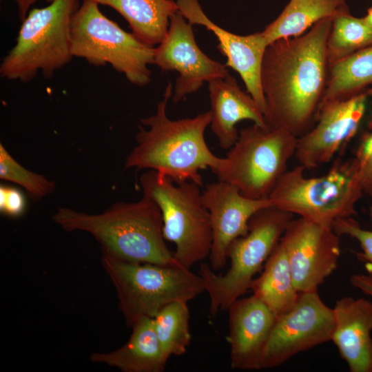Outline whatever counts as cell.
<instances>
[{
  "label": "cell",
  "mask_w": 372,
  "mask_h": 372,
  "mask_svg": "<svg viewBox=\"0 0 372 372\" xmlns=\"http://www.w3.org/2000/svg\"><path fill=\"white\" fill-rule=\"evenodd\" d=\"M332 18L318 21L299 37L267 46L261 68L266 125L296 137L313 125L328 79L327 41Z\"/></svg>",
  "instance_id": "cell-1"
},
{
  "label": "cell",
  "mask_w": 372,
  "mask_h": 372,
  "mask_svg": "<svg viewBox=\"0 0 372 372\" xmlns=\"http://www.w3.org/2000/svg\"><path fill=\"white\" fill-rule=\"evenodd\" d=\"M172 93V85L168 82L156 113L140 120L147 129L138 126L137 145L127 157L125 167L154 170L177 183L191 181L202 186L200 172L209 168L214 172L221 161L205 139L211 112L172 120L166 108Z\"/></svg>",
  "instance_id": "cell-2"
},
{
  "label": "cell",
  "mask_w": 372,
  "mask_h": 372,
  "mask_svg": "<svg viewBox=\"0 0 372 372\" xmlns=\"http://www.w3.org/2000/svg\"><path fill=\"white\" fill-rule=\"evenodd\" d=\"M52 219L66 231L90 234L103 255L128 262L180 265L165 243L159 207L144 196L116 203L99 214L59 207Z\"/></svg>",
  "instance_id": "cell-3"
},
{
  "label": "cell",
  "mask_w": 372,
  "mask_h": 372,
  "mask_svg": "<svg viewBox=\"0 0 372 372\" xmlns=\"http://www.w3.org/2000/svg\"><path fill=\"white\" fill-rule=\"evenodd\" d=\"M304 170L298 165L283 174L268 197L273 206L331 226L337 219L356 214L364 192L354 158L318 177L307 178Z\"/></svg>",
  "instance_id": "cell-4"
},
{
  "label": "cell",
  "mask_w": 372,
  "mask_h": 372,
  "mask_svg": "<svg viewBox=\"0 0 372 372\" xmlns=\"http://www.w3.org/2000/svg\"><path fill=\"white\" fill-rule=\"evenodd\" d=\"M77 9L78 0H53L46 7L31 10L1 62V76L26 82L39 71L50 76L68 63L73 57L71 25Z\"/></svg>",
  "instance_id": "cell-5"
},
{
  "label": "cell",
  "mask_w": 372,
  "mask_h": 372,
  "mask_svg": "<svg viewBox=\"0 0 372 372\" xmlns=\"http://www.w3.org/2000/svg\"><path fill=\"white\" fill-rule=\"evenodd\" d=\"M101 264L131 327L142 318H153L171 302H188L205 291L202 278L180 265L128 262L103 254Z\"/></svg>",
  "instance_id": "cell-6"
},
{
  "label": "cell",
  "mask_w": 372,
  "mask_h": 372,
  "mask_svg": "<svg viewBox=\"0 0 372 372\" xmlns=\"http://www.w3.org/2000/svg\"><path fill=\"white\" fill-rule=\"evenodd\" d=\"M293 214L269 206L255 213L249 222L246 235L233 240L228 247L230 267L223 275L216 274L211 266L201 263L198 275L209 296V314L220 311L244 295L255 274L280 242Z\"/></svg>",
  "instance_id": "cell-7"
},
{
  "label": "cell",
  "mask_w": 372,
  "mask_h": 372,
  "mask_svg": "<svg viewBox=\"0 0 372 372\" xmlns=\"http://www.w3.org/2000/svg\"><path fill=\"white\" fill-rule=\"evenodd\" d=\"M139 183L143 196L161 210L163 236L175 244L176 262L190 269L209 258L212 232L209 212L202 202L201 186L191 181L177 183L154 170L142 174Z\"/></svg>",
  "instance_id": "cell-8"
},
{
  "label": "cell",
  "mask_w": 372,
  "mask_h": 372,
  "mask_svg": "<svg viewBox=\"0 0 372 372\" xmlns=\"http://www.w3.org/2000/svg\"><path fill=\"white\" fill-rule=\"evenodd\" d=\"M297 138L285 129L253 124L239 132L214 173L247 198H267L294 156Z\"/></svg>",
  "instance_id": "cell-9"
},
{
  "label": "cell",
  "mask_w": 372,
  "mask_h": 372,
  "mask_svg": "<svg viewBox=\"0 0 372 372\" xmlns=\"http://www.w3.org/2000/svg\"><path fill=\"white\" fill-rule=\"evenodd\" d=\"M72 54L90 64L109 63L132 83L147 85L154 64L155 48L141 41L106 17L93 0H84L71 25Z\"/></svg>",
  "instance_id": "cell-10"
},
{
  "label": "cell",
  "mask_w": 372,
  "mask_h": 372,
  "mask_svg": "<svg viewBox=\"0 0 372 372\" xmlns=\"http://www.w3.org/2000/svg\"><path fill=\"white\" fill-rule=\"evenodd\" d=\"M333 309L318 290L300 293L295 305L276 317L262 351L259 370L278 366L296 354L330 341Z\"/></svg>",
  "instance_id": "cell-11"
},
{
  "label": "cell",
  "mask_w": 372,
  "mask_h": 372,
  "mask_svg": "<svg viewBox=\"0 0 372 372\" xmlns=\"http://www.w3.org/2000/svg\"><path fill=\"white\" fill-rule=\"evenodd\" d=\"M280 242L299 293L317 291L337 269L340 256V238L331 225L302 217L292 218Z\"/></svg>",
  "instance_id": "cell-12"
},
{
  "label": "cell",
  "mask_w": 372,
  "mask_h": 372,
  "mask_svg": "<svg viewBox=\"0 0 372 372\" xmlns=\"http://www.w3.org/2000/svg\"><path fill=\"white\" fill-rule=\"evenodd\" d=\"M372 91L320 105L313 125L298 137L294 157L305 169L329 162L358 130Z\"/></svg>",
  "instance_id": "cell-13"
},
{
  "label": "cell",
  "mask_w": 372,
  "mask_h": 372,
  "mask_svg": "<svg viewBox=\"0 0 372 372\" xmlns=\"http://www.w3.org/2000/svg\"><path fill=\"white\" fill-rule=\"evenodd\" d=\"M192 25L180 12H176L170 17L165 37L155 48L154 64L163 72L178 74L172 96L174 103L197 92L205 82L229 74L226 65L212 60L201 51Z\"/></svg>",
  "instance_id": "cell-14"
},
{
  "label": "cell",
  "mask_w": 372,
  "mask_h": 372,
  "mask_svg": "<svg viewBox=\"0 0 372 372\" xmlns=\"http://www.w3.org/2000/svg\"><path fill=\"white\" fill-rule=\"evenodd\" d=\"M201 198L209 212L212 232L209 259L212 269L219 270L227 263V251L230 243L247 234L253 215L261 209L273 205L268 198H247L236 187L220 180L207 185L202 192Z\"/></svg>",
  "instance_id": "cell-15"
},
{
  "label": "cell",
  "mask_w": 372,
  "mask_h": 372,
  "mask_svg": "<svg viewBox=\"0 0 372 372\" xmlns=\"http://www.w3.org/2000/svg\"><path fill=\"white\" fill-rule=\"evenodd\" d=\"M178 12L192 25H200L217 37L220 51L227 57L226 66L237 72L247 92L265 112L266 103L261 86V68L269 45L262 32L248 35L231 33L212 22L204 13L198 0H177Z\"/></svg>",
  "instance_id": "cell-16"
},
{
  "label": "cell",
  "mask_w": 372,
  "mask_h": 372,
  "mask_svg": "<svg viewBox=\"0 0 372 372\" xmlns=\"http://www.w3.org/2000/svg\"><path fill=\"white\" fill-rule=\"evenodd\" d=\"M227 310L231 368L259 370L261 355L276 316L254 294L236 299Z\"/></svg>",
  "instance_id": "cell-17"
},
{
  "label": "cell",
  "mask_w": 372,
  "mask_h": 372,
  "mask_svg": "<svg viewBox=\"0 0 372 372\" xmlns=\"http://www.w3.org/2000/svg\"><path fill=\"white\" fill-rule=\"evenodd\" d=\"M333 309L331 341L351 372H372V302L345 296Z\"/></svg>",
  "instance_id": "cell-18"
},
{
  "label": "cell",
  "mask_w": 372,
  "mask_h": 372,
  "mask_svg": "<svg viewBox=\"0 0 372 372\" xmlns=\"http://www.w3.org/2000/svg\"><path fill=\"white\" fill-rule=\"evenodd\" d=\"M208 83L210 127L221 148L229 149L236 142L239 134L236 125L241 121L266 126L264 114L254 99L240 87L230 74Z\"/></svg>",
  "instance_id": "cell-19"
},
{
  "label": "cell",
  "mask_w": 372,
  "mask_h": 372,
  "mask_svg": "<svg viewBox=\"0 0 372 372\" xmlns=\"http://www.w3.org/2000/svg\"><path fill=\"white\" fill-rule=\"evenodd\" d=\"M128 341L107 353H92L90 360L116 367L123 372H162L168 358L159 344L152 318L144 317L132 327Z\"/></svg>",
  "instance_id": "cell-20"
},
{
  "label": "cell",
  "mask_w": 372,
  "mask_h": 372,
  "mask_svg": "<svg viewBox=\"0 0 372 372\" xmlns=\"http://www.w3.org/2000/svg\"><path fill=\"white\" fill-rule=\"evenodd\" d=\"M116 10L128 22L132 34L154 46L165 37L170 17L178 12L172 0H93Z\"/></svg>",
  "instance_id": "cell-21"
},
{
  "label": "cell",
  "mask_w": 372,
  "mask_h": 372,
  "mask_svg": "<svg viewBox=\"0 0 372 372\" xmlns=\"http://www.w3.org/2000/svg\"><path fill=\"white\" fill-rule=\"evenodd\" d=\"M249 289L276 317L296 303L300 293L294 286L287 256L280 240L266 260L262 273L252 280Z\"/></svg>",
  "instance_id": "cell-22"
},
{
  "label": "cell",
  "mask_w": 372,
  "mask_h": 372,
  "mask_svg": "<svg viewBox=\"0 0 372 372\" xmlns=\"http://www.w3.org/2000/svg\"><path fill=\"white\" fill-rule=\"evenodd\" d=\"M345 0H290L280 15L261 31L268 45L299 37L318 21L333 17Z\"/></svg>",
  "instance_id": "cell-23"
},
{
  "label": "cell",
  "mask_w": 372,
  "mask_h": 372,
  "mask_svg": "<svg viewBox=\"0 0 372 372\" xmlns=\"http://www.w3.org/2000/svg\"><path fill=\"white\" fill-rule=\"evenodd\" d=\"M370 91L372 45L329 66L327 86L320 105Z\"/></svg>",
  "instance_id": "cell-24"
},
{
  "label": "cell",
  "mask_w": 372,
  "mask_h": 372,
  "mask_svg": "<svg viewBox=\"0 0 372 372\" xmlns=\"http://www.w3.org/2000/svg\"><path fill=\"white\" fill-rule=\"evenodd\" d=\"M372 45V28L364 18L351 14L347 6L332 18L327 41L329 65Z\"/></svg>",
  "instance_id": "cell-25"
},
{
  "label": "cell",
  "mask_w": 372,
  "mask_h": 372,
  "mask_svg": "<svg viewBox=\"0 0 372 372\" xmlns=\"http://www.w3.org/2000/svg\"><path fill=\"white\" fill-rule=\"evenodd\" d=\"M189 318L185 301L171 302L152 318L159 344L168 358L186 353L191 340Z\"/></svg>",
  "instance_id": "cell-26"
},
{
  "label": "cell",
  "mask_w": 372,
  "mask_h": 372,
  "mask_svg": "<svg viewBox=\"0 0 372 372\" xmlns=\"http://www.w3.org/2000/svg\"><path fill=\"white\" fill-rule=\"evenodd\" d=\"M0 178L23 187L30 198L39 200L54 192V181L32 172L19 164L0 144Z\"/></svg>",
  "instance_id": "cell-27"
},
{
  "label": "cell",
  "mask_w": 372,
  "mask_h": 372,
  "mask_svg": "<svg viewBox=\"0 0 372 372\" xmlns=\"http://www.w3.org/2000/svg\"><path fill=\"white\" fill-rule=\"evenodd\" d=\"M369 216L372 222V206L369 208ZM332 227L339 236H348L359 242L362 252L358 253V259L366 262L372 267V230L362 228L352 217L337 219ZM369 275L372 277V274Z\"/></svg>",
  "instance_id": "cell-28"
},
{
  "label": "cell",
  "mask_w": 372,
  "mask_h": 372,
  "mask_svg": "<svg viewBox=\"0 0 372 372\" xmlns=\"http://www.w3.org/2000/svg\"><path fill=\"white\" fill-rule=\"evenodd\" d=\"M364 194L372 198V119L362 136L354 157Z\"/></svg>",
  "instance_id": "cell-29"
},
{
  "label": "cell",
  "mask_w": 372,
  "mask_h": 372,
  "mask_svg": "<svg viewBox=\"0 0 372 372\" xmlns=\"http://www.w3.org/2000/svg\"><path fill=\"white\" fill-rule=\"evenodd\" d=\"M25 200L17 188L1 185L0 187V210L7 216H19L24 211Z\"/></svg>",
  "instance_id": "cell-30"
},
{
  "label": "cell",
  "mask_w": 372,
  "mask_h": 372,
  "mask_svg": "<svg viewBox=\"0 0 372 372\" xmlns=\"http://www.w3.org/2000/svg\"><path fill=\"white\" fill-rule=\"evenodd\" d=\"M351 284L362 293L372 297V277L368 274H355L350 278Z\"/></svg>",
  "instance_id": "cell-31"
},
{
  "label": "cell",
  "mask_w": 372,
  "mask_h": 372,
  "mask_svg": "<svg viewBox=\"0 0 372 372\" xmlns=\"http://www.w3.org/2000/svg\"><path fill=\"white\" fill-rule=\"evenodd\" d=\"M17 4L19 19L22 21L28 14L30 6L37 0H14ZM51 3L53 0H45Z\"/></svg>",
  "instance_id": "cell-32"
},
{
  "label": "cell",
  "mask_w": 372,
  "mask_h": 372,
  "mask_svg": "<svg viewBox=\"0 0 372 372\" xmlns=\"http://www.w3.org/2000/svg\"><path fill=\"white\" fill-rule=\"evenodd\" d=\"M364 18L367 23L372 28V6L367 10V13Z\"/></svg>",
  "instance_id": "cell-33"
}]
</instances>
